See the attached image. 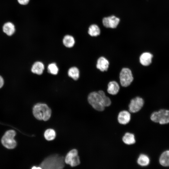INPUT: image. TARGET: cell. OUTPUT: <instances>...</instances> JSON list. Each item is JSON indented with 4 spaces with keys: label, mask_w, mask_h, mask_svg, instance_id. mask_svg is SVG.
<instances>
[{
    "label": "cell",
    "mask_w": 169,
    "mask_h": 169,
    "mask_svg": "<svg viewBox=\"0 0 169 169\" xmlns=\"http://www.w3.org/2000/svg\"><path fill=\"white\" fill-rule=\"evenodd\" d=\"M64 159L63 156L58 154L50 156L45 159L40 164L41 169H60L64 166Z\"/></svg>",
    "instance_id": "6da1fadb"
},
{
    "label": "cell",
    "mask_w": 169,
    "mask_h": 169,
    "mask_svg": "<svg viewBox=\"0 0 169 169\" xmlns=\"http://www.w3.org/2000/svg\"><path fill=\"white\" fill-rule=\"evenodd\" d=\"M33 112L35 117L39 120L47 121L50 118L51 110L46 104L38 103L35 105L33 109Z\"/></svg>",
    "instance_id": "7a4b0ae2"
},
{
    "label": "cell",
    "mask_w": 169,
    "mask_h": 169,
    "mask_svg": "<svg viewBox=\"0 0 169 169\" xmlns=\"http://www.w3.org/2000/svg\"><path fill=\"white\" fill-rule=\"evenodd\" d=\"M89 103L96 110L101 111L105 109L102 98L99 92L94 91L90 93L88 97Z\"/></svg>",
    "instance_id": "3957f363"
},
{
    "label": "cell",
    "mask_w": 169,
    "mask_h": 169,
    "mask_svg": "<svg viewBox=\"0 0 169 169\" xmlns=\"http://www.w3.org/2000/svg\"><path fill=\"white\" fill-rule=\"evenodd\" d=\"M151 120L161 124L169 123V110L161 109L158 111H155L151 115Z\"/></svg>",
    "instance_id": "277c9868"
},
{
    "label": "cell",
    "mask_w": 169,
    "mask_h": 169,
    "mask_svg": "<svg viewBox=\"0 0 169 169\" xmlns=\"http://www.w3.org/2000/svg\"><path fill=\"white\" fill-rule=\"evenodd\" d=\"M15 135V132L14 130L7 131L1 140L3 145L8 149L14 148L16 145V142L14 139Z\"/></svg>",
    "instance_id": "5b68a950"
},
{
    "label": "cell",
    "mask_w": 169,
    "mask_h": 169,
    "mask_svg": "<svg viewBox=\"0 0 169 169\" xmlns=\"http://www.w3.org/2000/svg\"><path fill=\"white\" fill-rule=\"evenodd\" d=\"M120 79L122 86L126 87L129 86L133 80L131 70L128 68H123L120 73Z\"/></svg>",
    "instance_id": "8992f818"
},
{
    "label": "cell",
    "mask_w": 169,
    "mask_h": 169,
    "mask_svg": "<svg viewBox=\"0 0 169 169\" xmlns=\"http://www.w3.org/2000/svg\"><path fill=\"white\" fill-rule=\"evenodd\" d=\"M65 162L70 165L72 167H74L79 165L80 161L78 155V152L76 149H72L67 154L65 158Z\"/></svg>",
    "instance_id": "52a82bcc"
},
{
    "label": "cell",
    "mask_w": 169,
    "mask_h": 169,
    "mask_svg": "<svg viewBox=\"0 0 169 169\" xmlns=\"http://www.w3.org/2000/svg\"><path fill=\"white\" fill-rule=\"evenodd\" d=\"M144 104L143 99L140 97H136L132 99L129 105V112L133 113L138 112L142 108Z\"/></svg>",
    "instance_id": "ba28073f"
},
{
    "label": "cell",
    "mask_w": 169,
    "mask_h": 169,
    "mask_svg": "<svg viewBox=\"0 0 169 169\" xmlns=\"http://www.w3.org/2000/svg\"><path fill=\"white\" fill-rule=\"evenodd\" d=\"M120 21L119 18L114 16H111L104 18L103 19V23L104 26L107 28H115Z\"/></svg>",
    "instance_id": "9c48e42d"
},
{
    "label": "cell",
    "mask_w": 169,
    "mask_h": 169,
    "mask_svg": "<svg viewBox=\"0 0 169 169\" xmlns=\"http://www.w3.org/2000/svg\"><path fill=\"white\" fill-rule=\"evenodd\" d=\"M131 119V114L127 110H124L120 111L118 115V122L121 124H127L130 121Z\"/></svg>",
    "instance_id": "30bf717a"
},
{
    "label": "cell",
    "mask_w": 169,
    "mask_h": 169,
    "mask_svg": "<svg viewBox=\"0 0 169 169\" xmlns=\"http://www.w3.org/2000/svg\"><path fill=\"white\" fill-rule=\"evenodd\" d=\"M62 43L65 47L69 48L74 46L76 43V41L74 37L72 35L66 34L63 37Z\"/></svg>",
    "instance_id": "8fae6325"
},
{
    "label": "cell",
    "mask_w": 169,
    "mask_h": 169,
    "mask_svg": "<svg viewBox=\"0 0 169 169\" xmlns=\"http://www.w3.org/2000/svg\"><path fill=\"white\" fill-rule=\"evenodd\" d=\"M109 64V62L104 57H101L97 61L96 67L101 71H106L108 68Z\"/></svg>",
    "instance_id": "7c38bea8"
},
{
    "label": "cell",
    "mask_w": 169,
    "mask_h": 169,
    "mask_svg": "<svg viewBox=\"0 0 169 169\" xmlns=\"http://www.w3.org/2000/svg\"><path fill=\"white\" fill-rule=\"evenodd\" d=\"M153 57L152 54L149 52L143 53L140 57V62L143 66H148L151 63Z\"/></svg>",
    "instance_id": "4fadbf2b"
},
{
    "label": "cell",
    "mask_w": 169,
    "mask_h": 169,
    "mask_svg": "<svg viewBox=\"0 0 169 169\" xmlns=\"http://www.w3.org/2000/svg\"><path fill=\"white\" fill-rule=\"evenodd\" d=\"M119 90V85L116 81H111L108 83L107 91L109 94L115 95L118 93Z\"/></svg>",
    "instance_id": "5bb4252c"
},
{
    "label": "cell",
    "mask_w": 169,
    "mask_h": 169,
    "mask_svg": "<svg viewBox=\"0 0 169 169\" xmlns=\"http://www.w3.org/2000/svg\"><path fill=\"white\" fill-rule=\"evenodd\" d=\"M44 69V65L42 62L37 61L33 64L31 68V71L33 73L41 75L43 73Z\"/></svg>",
    "instance_id": "9a60e30c"
},
{
    "label": "cell",
    "mask_w": 169,
    "mask_h": 169,
    "mask_svg": "<svg viewBox=\"0 0 169 169\" xmlns=\"http://www.w3.org/2000/svg\"><path fill=\"white\" fill-rule=\"evenodd\" d=\"M87 33L91 37H96L100 34V30L97 25L92 24L88 27Z\"/></svg>",
    "instance_id": "2e32d148"
},
{
    "label": "cell",
    "mask_w": 169,
    "mask_h": 169,
    "mask_svg": "<svg viewBox=\"0 0 169 169\" xmlns=\"http://www.w3.org/2000/svg\"><path fill=\"white\" fill-rule=\"evenodd\" d=\"M122 140L125 144L128 145H132L136 142L134 135L129 132H126Z\"/></svg>",
    "instance_id": "e0dca14e"
},
{
    "label": "cell",
    "mask_w": 169,
    "mask_h": 169,
    "mask_svg": "<svg viewBox=\"0 0 169 169\" xmlns=\"http://www.w3.org/2000/svg\"><path fill=\"white\" fill-rule=\"evenodd\" d=\"M159 161L162 166H169V150L165 151L161 154L159 158Z\"/></svg>",
    "instance_id": "ac0fdd59"
},
{
    "label": "cell",
    "mask_w": 169,
    "mask_h": 169,
    "mask_svg": "<svg viewBox=\"0 0 169 169\" xmlns=\"http://www.w3.org/2000/svg\"><path fill=\"white\" fill-rule=\"evenodd\" d=\"M3 30L7 35L11 36L15 32V26L11 22L6 23L3 26Z\"/></svg>",
    "instance_id": "d6986e66"
},
{
    "label": "cell",
    "mask_w": 169,
    "mask_h": 169,
    "mask_svg": "<svg viewBox=\"0 0 169 169\" xmlns=\"http://www.w3.org/2000/svg\"><path fill=\"white\" fill-rule=\"evenodd\" d=\"M150 162V160L148 156L144 154L140 155L137 160L138 165L142 166H145L148 165Z\"/></svg>",
    "instance_id": "ffe728a7"
},
{
    "label": "cell",
    "mask_w": 169,
    "mask_h": 169,
    "mask_svg": "<svg viewBox=\"0 0 169 169\" xmlns=\"http://www.w3.org/2000/svg\"><path fill=\"white\" fill-rule=\"evenodd\" d=\"M68 76L74 80H77L79 76V69L75 67H73L69 69L68 72Z\"/></svg>",
    "instance_id": "44dd1931"
},
{
    "label": "cell",
    "mask_w": 169,
    "mask_h": 169,
    "mask_svg": "<svg viewBox=\"0 0 169 169\" xmlns=\"http://www.w3.org/2000/svg\"><path fill=\"white\" fill-rule=\"evenodd\" d=\"M44 136L45 139L47 141H52L55 138L56 133L54 129H49L45 131Z\"/></svg>",
    "instance_id": "7402d4cb"
},
{
    "label": "cell",
    "mask_w": 169,
    "mask_h": 169,
    "mask_svg": "<svg viewBox=\"0 0 169 169\" xmlns=\"http://www.w3.org/2000/svg\"><path fill=\"white\" fill-rule=\"evenodd\" d=\"M101 95L104 106L108 107L110 106L111 104V101L110 99L106 96L105 92L102 90H100L98 91Z\"/></svg>",
    "instance_id": "603a6c76"
},
{
    "label": "cell",
    "mask_w": 169,
    "mask_h": 169,
    "mask_svg": "<svg viewBox=\"0 0 169 169\" xmlns=\"http://www.w3.org/2000/svg\"><path fill=\"white\" fill-rule=\"evenodd\" d=\"M48 71L52 74L56 75L58 73L59 69L55 63H52L48 65Z\"/></svg>",
    "instance_id": "cb8c5ba5"
},
{
    "label": "cell",
    "mask_w": 169,
    "mask_h": 169,
    "mask_svg": "<svg viewBox=\"0 0 169 169\" xmlns=\"http://www.w3.org/2000/svg\"><path fill=\"white\" fill-rule=\"evenodd\" d=\"M18 1L22 5H27L29 4L30 0H18Z\"/></svg>",
    "instance_id": "d4e9b609"
},
{
    "label": "cell",
    "mask_w": 169,
    "mask_h": 169,
    "mask_svg": "<svg viewBox=\"0 0 169 169\" xmlns=\"http://www.w3.org/2000/svg\"><path fill=\"white\" fill-rule=\"evenodd\" d=\"M4 84V80L2 77L0 76V88Z\"/></svg>",
    "instance_id": "484cf974"
}]
</instances>
